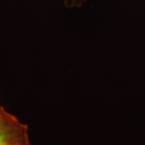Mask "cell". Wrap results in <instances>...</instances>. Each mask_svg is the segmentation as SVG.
Returning a JSON list of instances; mask_svg holds the SVG:
<instances>
[{
  "label": "cell",
  "instance_id": "7a4b0ae2",
  "mask_svg": "<svg viewBox=\"0 0 145 145\" xmlns=\"http://www.w3.org/2000/svg\"><path fill=\"white\" fill-rule=\"evenodd\" d=\"M86 0H64L65 4L68 7H78L82 6Z\"/></svg>",
  "mask_w": 145,
  "mask_h": 145
},
{
  "label": "cell",
  "instance_id": "3957f363",
  "mask_svg": "<svg viewBox=\"0 0 145 145\" xmlns=\"http://www.w3.org/2000/svg\"><path fill=\"white\" fill-rule=\"evenodd\" d=\"M0 106H1V105H0Z\"/></svg>",
  "mask_w": 145,
  "mask_h": 145
},
{
  "label": "cell",
  "instance_id": "6da1fadb",
  "mask_svg": "<svg viewBox=\"0 0 145 145\" xmlns=\"http://www.w3.org/2000/svg\"><path fill=\"white\" fill-rule=\"evenodd\" d=\"M0 145H32L28 126L0 106Z\"/></svg>",
  "mask_w": 145,
  "mask_h": 145
}]
</instances>
